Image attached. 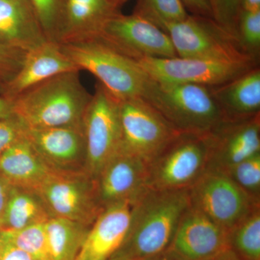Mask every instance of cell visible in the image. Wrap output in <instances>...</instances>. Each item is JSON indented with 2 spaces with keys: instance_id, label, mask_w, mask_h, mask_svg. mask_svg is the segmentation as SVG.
<instances>
[{
  "instance_id": "6da1fadb",
  "label": "cell",
  "mask_w": 260,
  "mask_h": 260,
  "mask_svg": "<svg viewBox=\"0 0 260 260\" xmlns=\"http://www.w3.org/2000/svg\"><path fill=\"white\" fill-rule=\"evenodd\" d=\"M189 204L188 189L148 188L135 202L125 241L110 260H137L166 252Z\"/></svg>"
},
{
  "instance_id": "7a4b0ae2",
  "label": "cell",
  "mask_w": 260,
  "mask_h": 260,
  "mask_svg": "<svg viewBox=\"0 0 260 260\" xmlns=\"http://www.w3.org/2000/svg\"><path fill=\"white\" fill-rule=\"evenodd\" d=\"M92 95L80 83L79 71L60 73L13 100V114L27 129L82 125Z\"/></svg>"
},
{
  "instance_id": "3957f363",
  "label": "cell",
  "mask_w": 260,
  "mask_h": 260,
  "mask_svg": "<svg viewBox=\"0 0 260 260\" xmlns=\"http://www.w3.org/2000/svg\"><path fill=\"white\" fill-rule=\"evenodd\" d=\"M59 44L78 70L95 75L119 100L144 96L152 79L138 61L95 38Z\"/></svg>"
},
{
  "instance_id": "277c9868",
  "label": "cell",
  "mask_w": 260,
  "mask_h": 260,
  "mask_svg": "<svg viewBox=\"0 0 260 260\" xmlns=\"http://www.w3.org/2000/svg\"><path fill=\"white\" fill-rule=\"evenodd\" d=\"M143 99L179 133L204 134L225 119L210 87L152 79Z\"/></svg>"
},
{
  "instance_id": "5b68a950",
  "label": "cell",
  "mask_w": 260,
  "mask_h": 260,
  "mask_svg": "<svg viewBox=\"0 0 260 260\" xmlns=\"http://www.w3.org/2000/svg\"><path fill=\"white\" fill-rule=\"evenodd\" d=\"M157 26L170 38L177 56L257 64L241 47L237 38L215 18L188 15L184 20Z\"/></svg>"
},
{
  "instance_id": "8992f818",
  "label": "cell",
  "mask_w": 260,
  "mask_h": 260,
  "mask_svg": "<svg viewBox=\"0 0 260 260\" xmlns=\"http://www.w3.org/2000/svg\"><path fill=\"white\" fill-rule=\"evenodd\" d=\"M206 133H179L148 164L149 188L188 189L208 169Z\"/></svg>"
},
{
  "instance_id": "52a82bcc",
  "label": "cell",
  "mask_w": 260,
  "mask_h": 260,
  "mask_svg": "<svg viewBox=\"0 0 260 260\" xmlns=\"http://www.w3.org/2000/svg\"><path fill=\"white\" fill-rule=\"evenodd\" d=\"M82 125L85 141V170L95 179L103 168L121 150L119 99L99 82L84 114Z\"/></svg>"
},
{
  "instance_id": "ba28073f",
  "label": "cell",
  "mask_w": 260,
  "mask_h": 260,
  "mask_svg": "<svg viewBox=\"0 0 260 260\" xmlns=\"http://www.w3.org/2000/svg\"><path fill=\"white\" fill-rule=\"evenodd\" d=\"M51 217L91 227L103 208L96 183L85 170L59 171L37 191Z\"/></svg>"
},
{
  "instance_id": "9c48e42d",
  "label": "cell",
  "mask_w": 260,
  "mask_h": 260,
  "mask_svg": "<svg viewBox=\"0 0 260 260\" xmlns=\"http://www.w3.org/2000/svg\"><path fill=\"white\" fill-rule=\"evenodd\" d=\"M191 206L229 232L260 202L251 198L220 171L208 169L188 189Z\"/></svg>"
},
{
  "instance_id": "30bf717a",
  "label": "cell",
  "mask_w": 260,
  "mask_h": 260,
  "mask_svg": "<svg viewBox=\"0 0 260 260\" xmlns=\"http://www.w3.org/2000/svg\"><path fill=\"white\" fill-rule=\"evenodd\" d=\"M121 150L149 164L178 134L141 97L119 100Z\"/></svg>"
},
{
  "instance_id": "8fae6325",
  "label": "cell",
  "mask_w": 260,
  "mask_h": 260,
  "mask_svg": "<svg viewBox=\"0 0 260 260\" xmlns=\"http://www.w3.org/2000/svg\"><path fill=\"white\" fill-rule=\"evenodd\" d=\"M93 38L136 61L177 56L169 36L148 19L134 13L114 15Z\"/></svg>"
},
{
  "instance_id": "7c38bea8",
  "label": "cell",
  "mask_w": 260,
  "mask_h": 260,
  "mask_svg": "<svg viewBox=\"0 0 260 260\" xmlns=\"http://www.w3.org/2000/svg\"><path fill=\"white\" fill-rule=\"evenodd\" d=\"M150 78L164 83L213 87L227 83L257 67L253 63L182 58H144L138 61Z\"/></svg>"
},
{
  "instance_id": "4fadbf2b",
  "label": "cell",
  "mask_w": 260,
  "mask_h": 260,
  "mask_svg": "<svg viewBox=\"0 0 260 260\" xmlns=\"http://www.w3.org/2000/svg\"><path fill=\"white\" fill-rule=\"evenodd\" d=\"M208 169L225 172L260 153V114L239 119L225 118L206 133Z\"/></svg>"
},
{
  "instance_id": "5bb4252c",
  "label": "cell",
  "mask_w": 260,
  "mask_h": 260,
  "mask_svg": "<svg viewBox=\"0 0 260 260\" xmlns=\"http://www.w3.org/2000/svg\"><path fill=\"white\" fill-rule=\"evenodd\" d=\"M228 249L229 232L189 204L167 251L177 260H213Z\"/></svg>"
},
{
  "instance_id": "9a60e30c",
  "label": "cell",
  "mask_w": 260,
  "mask_h": 260,
  "mask_svg": "<svg viewBox=\"0 0 260 260\" xmlns=\"http://www.w3.org/2000/svg\"><path fill=\"white\" fill-rule=\"evenodd\" d=\"M103 209L121 202L137 201L148 189V164L121 150L95 179Z\"/></svg>"
},
{
  "instance_id": "2e32d148",
  "label": "cell",
  "mask_w": 260,
  "mask_h": 260,
  "mask_svg": "<svg viewBox=\"0 0 260 260\" xmlns=\"http://www.w3.org/2000/svg\"><path fill=\"white\" fill-rule=\"evenodd\" d=\"M80 71L60 44L47 41L29 51L21 68L9 80L0 82V96L13 101L24 92L60 73Z\"/></svg>"
},
{
  "instance_id": "e0dca14e",
  "label": "cell",
  "mask_w": 260,
  "mask_h": 260,
  "mask_svg": "<svg viewBox=\"0 0 260 260\" xmlns=\"http://www.w3.org/2000/svg\"><path fill=\"white\" fill-rule=\"evenodd\" d=\"M25 138L38 153L58 170H85L83 125L27 129Z\"/></svg>"
},
{
  "instance_id": "ac0fdd59",
  "label": "cell",
  "mask_w": 260,
  "mask_h": 260,
  "mask_svg": "<svg viewBox=\"0 0 260 260\" xmlns=\"http://www.w3.org/2000/svg\"><path fill=\"white\" fill-rule=\"evenodd\" d=\"M135 202H121L101 212L75 260H110L125 241Z\"/></svg>"
},
{
  "instance_id": "d6986e66",
  "label": "cell",
  "mask_w": 260,
  "mask_h": 260,
  "mask_svg": "<svg viewBox=\"0 0 260 260\" xmlns=\"http://www.w3.org/2000/svg\"><path fill=\"white\" fill-rule=\"evenodd\" d=\"M59 171L49 165L25 138L0 156V175L10 185L28 190L37 191Z\"/></svg>"
},
{
  "instance_id": "ffe728a7",
  "label": "cell",
  "mask_w": 260,
  "mask_h": 260,
  "mask_svg": "<svg viewBox=\"0 0 260 260\" xmlns=\"http://www.w3.org/2000/svg\"><path fill=\"white\" fill-rule=\"evenodd\" d=\"M47 41L30 0H0V42L28 52Z\"/></svg>"
},
{
  "instance_id": "44dd1931",
  "label": "cell",
  "mask_w": 260,
  "mask_h": 260,
  "mask_svg": "<svg viewBox=\"0 0 260 260\" xmlns=\"http://www.w3.org/2000/svg\"><path fill=\"white\" fill-rule=\"evenodd\" d=\"M109 0H66L59 44L95 37L104 23L121 13Z\"/></svg>"
},
{
  "instance_id": "7402d4cb",
  "label": "cell",
  "mask_w": 260,
  "mask_h": 260,
  "mask_svg": "<svg viewBox=\"0 0 260 260\" xmlns=\"http://www.w3.org/2000/svg\"><path fill=\"white\" fill-rule=\"evenodd\" d=\"M210 88L224 117L239 119L260 114V70L257 67Z\"/></svg>"
},
{
  "instance_id": "603a6c76",
  "label": "cell",
  "mask_w": 260,
  "mask_h": 260,
  "mask_svg": "<svg viewBox=\"0 0 260 260\" xmlns=\"http://www.w3.org/2000/svg\"><path fill=\"white\" fill-rule=\"evenodd\" d=\"M50 218V213L36 191L11 186L0 220V232H15L46 223Z\"/></svg>"
},
{
  "instance_id": "cb8c5ba5",
  "label": "cell",
  "mask_w": 260,
  "mask_h": 260,
  "mask_svg": "<svg viewBox=\"0 0 260 260\" xmlns=\"http://www.w3.org/2000/svg\"><path fill=\"white\" fill-rule=\"evenodd\" d=\"M90 227L68 219L51 217L44 223L50 260H75Z\"/></svg>"
},
{
  "instance_id": "d4e9b609",
  "label": "cell",
  "mask_w": 260,
  "mask_h": 260,
  "mask_svg": "<svg viewBox=\"0 0 260 260\" xmlns=\"http://www.w3.org/2000/svg\"><path fill=\"white\" fill-rule=\"evenodd\" d=\"M229 246L240 260H260V206L229 231Z\"/></svg>"
},
{
  "instance_id": "484cf974",
  "label": "cell",
  "mask_w": 260,
  "mask_h": 260,
  "mask_svg": "<svg viewBox=\"0 0 260 260\" xmlns=\"http://www.w3.org/2000/svg\"><path fill=\"white\" fill-rule=\"evenodd\" d=\"M0 239L25 251L35 260H50L44 223L36 224L15 232H0Z\"/></svg>"
},
{
  "instance_id": "4316f807",
  "label": "cell",
  "mask_w": 260,
  "mask_h": 260,
  "mask_svg": "<svg viewBox=\"0 0 260 260\" xmlns=\"http://www.w3.org/2000/svg\"><path fill=\"white\" fill-rule=\"evenodd\" d=\"M133 13L156 25L180 21L189 15L181 0H138Z\"/></svg>"
},
{
  "instance_id": "83f0119b",
  "label": "cell",
  "mask_w": 260,
  "mask_h": 260,
  "mask_svg": "<svg viewBox=\"0 0 260 260\" xmlns=\"http://www.w3.org/2000/svg\"><path fill=\"white\" fill-rule=\"evenodd\" d=\"M48 41L59 44L66 0H30Z\"/></svg>"
},
{
  "instance_id": "f1b7e54d",
  "label": "cell",
  "mask_w": 260,
  "mask_h": 260,
  "mask_svg": "<svg viewBox=\"0 0 260 260\" xmlns=\"http://www.w3.org/2000/svg\"><path fill=\"white\" fill-rule=\"evenodd\" d=\"M224 173L246 194L260 202V153L243 160Z\"/></svg>"
},
{
  "instance_id": "f546056e",
  "label": "cell",
  "mask_w": 260,
  "mask_h": 260,
  "mask_svg": "<svg viewBox=\"0 0 260 260\" xmlns=\"http://www.w3.org/2000/svg\"><path fill=\"white\" fill-rule=\"evenodd\" d=\"M237 38L249 55L257 59L260 49V11L240 10L237 23Z\"/></svg>"
},
{
  "instance_id": "4dcf8cb0",
  "label": "cell",
  "mask_w": 260,
  "mask_h": 260,
  "mask_svg": "<svg viewBox=\"0 0 260 260\" xmlns=\"http://www.w3.org/2000/svg\"><path fill=\"white\" fill-rule=\"evenodd\" d=\"M27 53L0 42V82L8 81L18 73Z\"/></svg>"
},
{
  "instance_id": "1f68e13d",
  "label": "cell",
  "mask_w": 260,
  "mask_h": 260,
  "mask_svg": "<svg viewBox=\"0 0 260 260\" xmlns=\"http://www.w3.org/2000/svg\"><path fill=\"white\" fill-rule=\"evenodd\" d=\"M26 127L16 116L0 119V156L16 142L25 138Z\"/></svg>"
},
{
  "instance_id": "d6a6232c",
  "label": "cell",
  "mask_w": 260,
  "mask_h": 260,
  "mask_svg": "<svg viewBox=\"0 0 260 260\" xmlns=\"http://www.w3.org/2000/svg\"><path fill=\"white\" fill-rule=\"evenodd\" d=\"M239 11L240 0H219L214 18L236 36Z\"/></svg>"
},
{
  "instance_id": "836d02e7",
  "label": "cell",
  "mask_w": 260,
  "mask_h": 260,
  "mask_svg": "<svg viewBox=\"0 0 260 260\" xmlns=\"http://www.w3.org/2000/svg\"><path fill=\"white\" fill-rule=\"evenodd\" d=\"M0 260H35L28 253L0 239Z\"/></svg>"
},
{
  "instance_id": "e575fe53",
  "label": "cell",
  "mask_w": 260,
  "mask_h": 260,
  "mask_svg": "<svg viewBox=\"0 0 260 260\" xmlns=\"http://www.w3.org/2000/svg\"><path fill=\"white\" fill-rule=\"evenodd\" d=\"M181 2L191 15L214 18L213 10L209 0H181Z\"/></svg>"
},
{
  "instance_id": "d590c367",
  "label": "cell",
  "mask_w": 260,
  "mask_h": 260,
  "mask_svg": "<svg viewBox=\"0 0 260 260\" xmlns=\"http://www.w3.org/2000/svg\"><path fill=\"white\" fill-rule=\"evenodd\" d=\"M11 185L0 175V220L3 216L5 205L8 201Z\"/></svg>"
},
{
  "instance_id": "8d00e7d4",
  "label": "cell",
  "mask_w": 260,
  "mask_h": 260,
  "mask_svg": "<svg viewBox=\"0 0 260 260\" xmlns=\"http://www.w3.org/2000/svg\"><path fill=\"white\" fill-rule=\"evenodd\" d=\"M13 116V101L0 96V119H8Z\"/></svg>"
},
{
  "instance_id": "74e56055",
  "label": "cell",
  "mask_w": 260,
  "mask_h": 260,
  "mask_svg": "<svg viewBox=\"0 0 260 260\" xmlns=\"http://www.w3.org/2000/svg\"><path fill=\"white\" fill-rule=\"evenodd\" d=\"M240 10L247 12H259L260 0H240Z\"/></svg>"
},
{
  "instance_id": "f35d334b",
  "label": "cell",
  "mask_w": 260,
  "mask_h": 260,
  "mask_svg": "<svg viewBox=\"0 0 260 260\" xmlns=\"http://www.w3.org/2000/svg\"><path fill=\"white\" fill-rule=\"evenodd\" d=\"M137 260H177L174 259L171 254H169L167 251L160 254H156V255L148 256V257L143 258V259Z\"/></svg>"
},
{
  "instance_id": "ab89813d",
  "label": "cell",
  "mask_w": 260,
  "mask_h": 260,
  "mask_svg": "<svg viewBox=\"0 0 260 260\" xmlns=\"http://www.w3.org/2000/svg\"><path fill=\"white\" fill-rule=\"evenodd\" d=\"M213 260H240L237 257L234 253L232 252L230 249L224 251L220 255H219L218 257L215 258Z\"/></svg>"
},
{
  "instance_id": "60d3db41",
  "label": "cell",
  "mask_w": 260,
  "mask_h": 260,
  "mask_svg": "<svg viewBox=\"0 0 260 260\" xmlns=\"http://www.w3.org/2000/svg\"><path fill=\"white\" fill-rule=\"evenodd\" d=\"M210 5H211L212 8H213V14H215V10L217 9V7H218L219 0H209Z\"/></svg>"
},
{
  "instance_id": "b9f144b4",
  "label": "cell",
  "mask_w": 260,
  "mask_h": 260,
  "mask_svg": "<svg viewBox=\"0 0 260 260\" xmlns=\"http://www.w3.org/2000/svg\"><path fill=\"white\" fill-rule=\"evenodd\" d=\"M109 1L112 2L113 3H114V4L118 5V6L121 8L128 0H109Z\"/></svg>"
}]
</instances>
